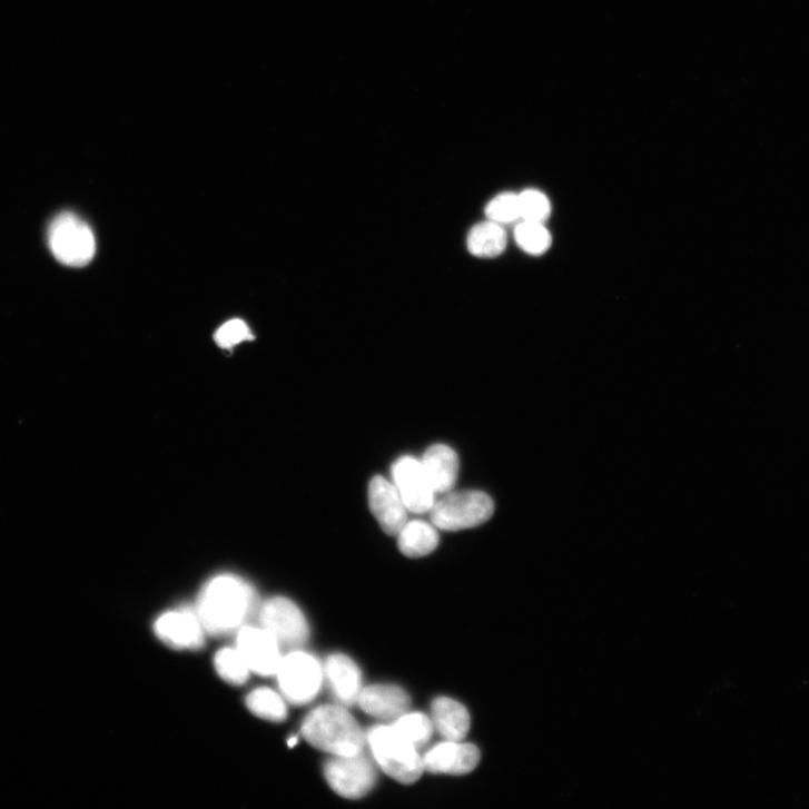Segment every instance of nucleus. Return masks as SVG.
Returning <instances> with one entry per match:
<instances>
[{
	"instance_id": "nucleus-1",
	"label": "nucleus",
	"mask_w": 809,
	"mask_h": 809,
	"mask_svg": "<svg viewBox=\"0 0 809 809\" xmlns=\"http://www.w3.org/2000/svg\"><path fill=\"white\" fill-rule=\"evenodd\" d=\"M256 605L254 589L241 578L220 574L203 589L196 613L211 635H224L241 629Z\"/></svg>"
},
{
	"instance_id": "nucleus-19",
	"label": "nucleus",
	"mask_w": 809,
	"mask_h": 809,
	"mask_svg": "<svg viewBox=\"0 0 809 809\" xmlns=\"http://www.w3.org/2000/svg\"><path fill=\"white\" fill-rule=\"evenodd\" d=\"M398 546L408 558H422L432 553L438 545L437 527L425 521H408L397 534Z\"/></svg>"
},
{
	"instance_id": "nucleus-18",
	"label": "nucleus",
	"mask_w": 809,
	"mask_h": 809,
	"mask_svg": "<svg viewBox=\"0 0 809 809\" xmlns=\"http://www.w3.org/2000/svg\"><path fill=\"white\" fill-rule=\"evenodd\" d=\"M470 253L482 259H494L507 247V235L504 226L493 220L476 224L468 235Z\"/></svg>"
},
{
	"instance_id": "nucleus-8",
	"label": "nucleus",
	"mask_w": 809,
	"mask_h": 809,
	"mask_svg": "<svg viewBox=\"0 0 809 809\" xmlns=\"http://www.w3.org/2000/svg\"><path fill=\"white\" fill-rule=\"evenodd\" d=\"M260 627L270 633L282 648H298L309 638L307 620L299 608L285 598L268 600L260 609Z\"/></svg>"
},
{
	"instance_id": "nucleus-13",
	"label": "nucleus",
	"mask_w": 809,
	"mask_h": 809,
	"mask_svg": "<svg viewBox=\"0 0 809 809\" xmlns=\"http://www.w3.org/2000/svg\"><path fill=\"white\" fill-rule=\"evenodd\" d=\"M157 637L167 645L179 650H195L204 645L206 631L196 612L171 611L155 623Z\"/></svg>"
},
{
	"instance_id": "nucleus-10",
	"label": "nucleus",
	"mask_w": 809,
	"mask_h": 809,
	"mask_svg": "<svg viewBox=\"0 0 809 809\" xmlns=\"http://www.w3.org/2000/svg\"><path fill=\"white\" fill-rule=\"evenodd\" d=\"M237 649L251 672L260 675L276 674L283 660L280 644L262 627H243L238 634Z\"/></svg>"
},
{
	"instance_id": "nucleus-26",
	"label": "nucleus",
	"mask_w": 809,
	"mask_h": 809,
	"mask_svg": "<svg viewBox=\"0 0 809 809\" xmlns=\"http://www.w3.org/2000/svg\"><path fill=\"white\" fill-rule=\"evenodd\" d=\"M254 339V335L243 319L236 318L226 322L221 325L216 334L215 341L223 349H233L234 346L245 342Z\"/></svg>"
},
{
	"instance_id": "nucleus-25",
	"label": "nucleus",
	"mask_w": 809,
	"mask_h": 809,
	"mask_svg": "<svg viewBox=\"0 0 809 809\" xmlns=\"http://www.w3.org/2000/svg\"><path fill=\"white\" fill-rule=\"evenodd\" d=\"M486 215L490 220L505 225L521 219L519 195L503 193L494 197L486 207Z\"/></svg>"
},
{
	"instance_id": "nucleus-23",
	"label": "nucleus",
	"mask_w": 809,
	"mask_h": 809,
	"mask_svg": "<svg viewBox=\"0 0 809 809\" xmlns=\"http://www.w3.org/2000/svg\"><path fill=\"white\" fill-rule=\"evenodd\" d=\"M215 668L219 677L230 684H244L251 670L239 650L225 648L215 655Z\"/></svg>"
},
{
	"instance_id": "nucleus-14",
	"label": "nucleus",
	"mask_w": 809,
	"mask_h": 809,
	"mask_svg": "<svg viewBox=\"0 0 809 809\" xmlns=\"http://www.w3.org/2000/svg\"><path fill=\"white\" fill-rule=\"evenodd\" d=\"M324 675L338 706L349 708L358 703L363 674L358 664L348 655L333 654L324 667Z\"/></svg>"
},
{
	"instance_id": "nucleus-6",
	"label": "nucleus",
	"mask_w": 809,
	"mask_h": 809,
	"mask_svg": "<svg viewBox=\"0 0 809 809\" xmlns=\"http://www.w3.org/2000/svg\"><path fill=\"white\" fill-rule=\"evenodd\" d=\"M276 675L285 700L295 706H304L317 697L324 679V668L313 655L292 651L283 657Z\"/></svg>"
},
{
	"instance_id": "nucleus-16",
	"label": "nucleus",
	"mask_w": 809,
	"mask_h": 809,
	"mask_svg": "<svg viewBox=\"0 0 809 809\" xmlns=\"http://www.w3.org/2000/svg\"><path fill=\"white\" fill-rule=\"evenodd\" d=\"M421 462L436 495L453 491L458 475V457L452 447L434 444L426 450Z\"/></svg>"
},
{
	"instance_id": "nucleus-4",
	"label": "nucleus",
	"mask_w": 809,
	"mask_h": 809,
	"mask_svg": "<svg viewBox=\"0 0 809 809\" xmlns=\"http://www.w3.org/2000/svg\"><path fill=\"white\" fill-rule=\"evenodd\" d=\"M47 240L56 260L70 268L86 267L96 255L91 227L71 211H63L52 219Z\"/></svg>"
},
{
	"instance_id": "nucleus-17",
	"label": "nucleus",
	"mask_w": 809,
	"mask_h": 809,
	"mask_svg": "<svg viewBox=\"0 0 809 809\" xmlns=\"http://www.w3.org/2000/svg\"><path fill=\"white\" fill-rule=\"evenodd\" d=\"M434 729L447 741H464L471 730L467 709L448 698H438L432 704Z\"/></svg>"
},
{
	"instance_id": "nucleus-24",
	"label": "nucleus",
	"mask_w": 809,
	"mask_h": 809,
	"mask_svg": "<svg viewBox=\"0 0 809 809\" xmlns=\"http://www.w3.org/2000/svg\"><path fill=\"white\" fill-rule=\"evenodd\" d=\"M521 219L544 224L551 216L552 206L545 194L526 189L519 195Z\"/></svg>"
},
{
	"instance_id": "nucleus-20",
	"label": "nucleus",
	"mask_w": 809,
	"mask_h": 809,
	"mask_svg": "<svg viewBox=\"0 0 809 809\" xmlns=\"http://www.w3.org/2000/svg\"><path fill=\"white\" fill-rule=\"evenodd\" d=\"M248 709L258 718L270 722H283L287 718L286 700L270 688H258L249 693Z\"/></svg>"
},
{
	"instance_id": "nucleus-3",
	"label": "nucleus",
	"mask_w": 809,
	"mask_h": 809,
	"mask_svg": "<svg viewBox=\"0 0 809 809\" xmlns=\"http://www.w3.org/2000/svg\"><path fill=\"white\" fill-rule=\"evenodd\" d=\"M378 767L394 780L411 785L424 772L420 750L401 737L392 726H376L367 733Z\"/></svg>"
},
{
	"instance_id": "nucleus-15",
	"label": "nucleus",
	"mask_w": 809,
	"mask_h": 809,
	"mask_svg": "<svg viewBox=\"0 0 809 809\" xmlns=\"http://www.w3.org/2000/svg\"><path fill=\"white\" fill-rule=\"evenodd\" d=\"M358 704L366 714L393 723L408 713L411 699L398 685L374 684L363 689Z\"/></svg>"
},
{
	"instance_id": "nucleus-21",
	"label": "nucleus",
	"mask_w": 809,
	"mask_h": 809,
	"mask_svg": "<svg viewBox=\"0 0 809 809\" xmlns=\"http://www.w3.org/2000/svg\"><path fill=\"white\" fill-rule=\"evenodd\" d=\"M514 237L521 250L535 257L544 255L552 245L549 229L542 223L523 220L516 226Z\"/></svg>"
},
{
	"instance_id": "nucleus-11",
	"label": "nucleus",
	"mask_w": 809,
	"mask_h": 809,
	"mask_svg": "<svg viewBox=\"0 0 809 809\" xmlns=\"http://www.w3.org/2000/svg\"><path fill=\"white\" fill-rule=\"evenodd\" d=\"M481 758V751L476 746L445 740L423 756L424 771L454 776L467 775L477 768Z\"/></svg>"
},
{
	"instance_id": "nucleus-5",
	"label": "nucleus",
	"mask_w": 809,
	"mask_h": 809,
	"mask_svg": "<svg viewBox=\"0 0 809 809\" xmlns=\"http://www.w3.org/2000/svg\"><path fill=\"white\" fill-rule=\"evenodd\" d=\"M493 500L479 491L448 492L435 501L432 523L442 531H462L486 523L494 514Z\"/></svg>"
},
{
	"instance_id": "nucleus-27",
	"label": "nucleus",
	"mask_w": 809,
	"mask_h": 809,
	"mask_svg": "<svg viewBox=\"0 0 809 809\" xmlns=\"http://www.w3.org/2000/svg\"><path fill=\"white\" fill-rule=\"evenodd\" d=\"M297 743V739L294 737L288 741L289 747H294Z\"/></svg>"
},
{
	"instance_id": "nucleus-12",
	"label": "nucleus",
	"mask_w": 809,
	"mask_h": 809,
	"mask_svg": "<svg viewBox=\"0 0 809 809\" xmlns=\"http://www.w3.org/2000/svg\"><path fill=\"white\" fill-rule=\"evenodd\" d=\"M369 505L383 530L397 536L408 522V509L393 482L382 476L373 479L369 485Z\"/></svg>"
},
{
	"instance_id": "nucleus-22",
	"label": "nucleus",
	"mask_w": 809,
	"mask_h": 809,
	"mask_svg": "<svg viewBox=\"0 0 809 809\" xmlns=\"http://www.w3.org/2000/svg\"><path fill=\"white\" fill-rule=\"evenodd\" d=\"M391 726L418 750L430 742L434 731L432 719L422 713H406Z\"/></svg>"
},
{
	"instance_id": "nucleus-7",
	"label": "nucleus",
	"mask_w": 809,
	"mask_h": 809,
	"mask_svg": "<svg viewBox=\"0 0 809 809\" xmlns=\"http://www.w3.org/2000/svg\"><path fill=\"white\" fill-rule=\"evenodd\" d=\"M324 776L329 787L346 799L365 797L377 781L376 768L364 752L332 756L325 763Z\"/></svg>"
},
{
	"instance_id": "nucleus-9",
	"label": "nucleus",
	"mask_w": 809,
	"mask_h": 809,
	"mask_svg": "<svg viewBox=\"0 0 809 809\" xmlns=\"http://www.w3.org/2000/svg\"><path fill=\"white\" fill-rule=\"evenodd\" d=\"M392 477L410 513H430L436 501V494L421 460L410 455L399 457L392 467Z\"/></svg>"
},
{
	"instance_id": "nucleus-2",
	"label": "nucleus",
	"mask_w": 809,
	"mask_h": 809,
	"mask_svg": "<svg viewBox=\"0 0 809 809\" xmlns=\"http://www.w3.org/2000/svg\"><path fill=\"white\" fill-rule=\"evenodd\" d=\"M302 733L309 744L330 756L361 753L367 744L359 723L338 704L312 711L303 722Z\"/></svg>"
}]
</instances>
